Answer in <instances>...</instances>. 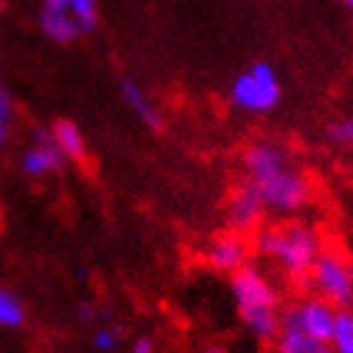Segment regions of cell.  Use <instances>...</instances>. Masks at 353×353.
Masks as SVG:
<instances>
[{
	"mask_svg": "<svg viewBox=\"0 0 353 353\" xmlns=\"http://www.w3.org/2000/svg\"><path fill=\"white\" fill-rule=\"evenodd\" d=\"M26 321V308L13 293L0 288V325L3 328H18Z\"/></svg>",
	"mask_w": 353,
	"mask_h": 353,
	"instance_id": "15",
	"label": "cell"
},
{
	"mask_svg": "<svg viewBox=\"0 0 353 353\" xmlns=\"http://www.w3.org/2000/svg\"><path fill=\"white\" fill-rule=\"evenodd\" d=\"M313 295L328 301L336 308H351L353 305V265L351 260L336 248L321 250L313 260L305 278Z\"/></svg>",
	"mask_w": 353,
	"mask_h": 353,
	"instance_id": "4",
	"label": "cell"
},
{
	"mask_svg": "<svg viewBox=\"0 0 353 353\" xmlns=\"http://www.w3.org/2000/svg\"><path fill=\"white\" fill-rule=\"evenodd\" d=\"M41 28H43L53 41H61V43L74 41V38L81 33L79 23L71 18L68 10H51V8H43V10H41Z\"/></svg>",
	"mask_w": 353,
	"mask_h": 353,
	"instance_id": "12",
	"label": "cell"
},
{
	"mask_svg": "<svg viewBox=\"0 0 353 353\" xmlns=\"http://www.w3.org/2000/svg\"><path fill=\"white\" fill-rule=\"evenodd\" d=\"M10 111H13L10 96L6 94V88L0 86V119H3V121H8V117H10Z\"/></svg>",
	"mask_w": 353,
	"mask_h": 353,
	"instance_id": "21",
	"label": "cell"
},
{
	"mask_svg": "<svg viewBox=\"0 0 353 353\" xmlns=\"http://www.w3.org/2000/svg\"><path fill=\"white\" fill-rule=\"evenodd\" d=\"M336 310L339 308L323 301V298L308 295V298H301L298 303L283 310L280 325H288V328H293V331L303 333L313 341L328 343L333 333V323H336Z\"/></svg>",
	"mask_w": 353,
	"mask_h": 353,
	"instance_id": "6",
	"label": "cell"
},
{
	"mask_svg": "<svg viewBox=\"0 0 353 353\" xmlns=\"http://www.w3.org/2000/svg\"><path fill=\"white\" fill-rule=\"evenodd\" d=\"M119 343H121V333L117 328H111V325H103L99 331L94 333V348L101 353H111L117 351Z\"/></svg>",
	"mask_w": 353,
	"mask_h": 353,
	"instance_id": "17",
	"label": "cell"
},
{
	"mask_svg": "<svg viewBox=\"0 0 353 353\" xmlns=\"http://www.w3.org/2000/svg\"><path fill=\"white\" fill-rule=\"evenodd\" d=\"M3 141H6V121L0 119V144H3Z\"/></svg>",
	"mask_w": 353,
	"mask_h": 353,
	"instance_id": "23",
	"label": "cell"
},
{
	"mask_svg": "<svg viewBox=\"0 0 353 353\" xmlns=\"http://www.w3.org/2000/svg\"><path fill=\"white\" fill-rule=\"evenodd\" d=\"M343 3H346V6H348V8H351V10H353V0H343Z\"/></svg>",
	"mask_w": 353,
	"mask_h": 353,
	"instance_id": "24",
	"label": "cell"
},
{
	"mask_svg": "<svg viewBox=\"0 0 353 353\" xmlns=\"http://www.w3.org/2000/svg\"><path fill=\"white\" fill-rule=\"evenodd\" d=\"M333 353H353V310L339 308L336 310V323H333L331 341H328Z\"/></svg>",
	"mask_w": 353,
	"mask_h": 353,
	"instance_id": "14",
	"label": "cell"
},
{
	"mask_svg": "<svg viewBox=\"0 0 353 353\" xmlns=\"http://www.w3.org/2000/svg\"><path fill=\"white\" fill-rule=\"evenodd\" d=\"M121 94H124L126 103L132 106V111L144 121V124L152 126V129H159V126H162V117H159L157 106L152 103V99L144 94V88H139L134 81H124L121 83Z\"/></svg>",
	"mask_w": 353,
	"mask_h": 353,
	"instance_id": "13",
	"label": "cell"
},
{
	"mask_svg": "<svg viewBox=\"0 0 353 353\" xmlns=\"http://www.w3.org/2000/svg\"><path fill=\"white\" fill-rule=\"evenodd\" d=\"M252 245L243 232L228 230L222 235L212 237L205 248V263L217 272H228L232 275L235 270H240L243 265L250 263Z\"/></svg>",
	"mask_w": 353,
	"mask_h": 353,
	"instance_id": "7",
	"label": "cell"
},
{
	"mask_svg": "<svg viewBox=\"0 0 353 353\" xmlns=\"http://www.w3.org/2000/svg\"><path fill=\"white\" fill-rule=\"evenodd\" d=\"M199 353H228L225 348H220V346H207L205 351H199Z\"/></svg>",
	"mask_w": 353,
	"mask_h": 353,
	"instance_id": "22",
	"label": "cell"
},
{
	"mask_svg": "<svg viewBox=\"0 0 353 353\" xmlns=\"http://www.w3.org/2000/svg\"><path fill=\"white\" fill-rule=\"evenodd\" d=\"M63 162V154L53 144L51 134H38L36 144L23 154V172L30 176H43L48 172H56Z\"/></svg>",
	"mask_w": 353,
	"mask_h": 353,
	"instance_id": "9",
	"label": "cell"
},
{
	"mask_svg": "<svg viewBox=\"0 0 353 353\" xmlns=\"http://www.w3.org/2000/svg\"><path fill=\"white\" fill-rule=\"evenodd\" d=\"M53 144L59 147V152L63 154V159H74V162H81L83 154H86V144H83V137L79 132V126L71 124V121H59L51 132Z\"/></svg>",
	"mask_w": 353,
	"mask_h": 353,
	"instance_id": "11",
	"label": "cell"
},
{
	"mask_svg": "<svg viewBox=\"0 0 353 353\" xmlns=\"http://www.w3.org/2000/svg\"><path fill=\"white\" fill-rule=\"evenodd\" d=\"M132 353H154V341L141 336V339H137L132 343Z\"/></svg>",
	"mask_w": 353,
	"mask_h": 353,
	"instance_id": "19",
	"label": "cell"
},
{
	"mask_svg": "<svg viewBox=\"0 0 353 353\" xmlns=\"http://www.w3.org/2000/svg\"><path fill=\"white\" fill-rule=\"evenodd\" d=\"M252 248L260 258L275 265L288 280L305 283L310 265L318 258V252L323 250V237L308 222L288 220L255 230Z\"/></svg>",
	"mask_w": 353,
	"mask_h": 353,
	"instance_id": "3",
	"label": "cell"
},
{
	"mask_svg": "<svg viewBox=\"0 0 353 353\" xmlns=\"http://www.w3.org/2000/svg\"><path fill=\"white\" fill-rule=\"evenodd\" d=\"M96 305L94 303H83V305H79V321H83V323H91V321H96Z\"/></svg>",
	"mask_w": 353,
	"mask_h": 353,
	"instance_id": "20",
	"label": "cell"
},
{
	"mask_svg": "<svg viewBox=\"0 0 353 353\" xmlns=\"http://www.w3.org/2000/svg\"><path fill=\"white\" fill-rule=\"evenodd\" d=\"M275 351L272 353H333L328 343H321V341H313L303 333L288 328V325H280V333L275 336Z\"/></svg>",
	"mask_w": 353,
	"mask_h": 353,
	"instance_id": "10",
	"label": "cell"
},
{
	"mask_svg": "<svg viewBox=\"0 0 353 353\" xmlns=\"http://www.w3.org/2000/svg\"><path fill=\"white\" fill-rule=\"evenodd\" d=\"M328 137H331V141L341 144V147L353 149V117L341 119L339 124H333L331 129H328Z\"/></svg>",
	"mask_w": 353,
	"mask_h": 353,
	"instance_id": "18",
	"label": "cell"
},
{
	"mask_svg": "<svg viewBox=\"0 0 353 353\" xmlns=\"http://www.w3.org/2000/svg\"><path fill=\"white\" fill-rule=\"evenodd\" d=\"M248 182L255 187L265 212L275 217H293L310 202L313 187L305 172L293 164V157L283 144L255 141L243 157Z\"/></svg>",
	"mask_w": 353,
	"mask_h": 353,
	"instance_id": "1",
	"label": "cell"
},
{
	"mask_svg": "<svg viewBox=\"0 0 353 353\" xmlns=\"http://www.w3.org/2000/svg\"><path fill=\"white\" fill-rule=\"evenodd\" d=\"M230 99L240 111L248 114H268L280 101V81L270 63L258 61L232 83Z\"/></svg>",
	"mask_w": 353,
	"mask_h": 353,
	"instance_id": "5",
	"label": "cell"
},
{
	"mask_svg": "<svg viewBox=\"0 0 353 353\" xmlns=\"http://www.w3.org/2000/svg\"><path fill=\"white\" fill-rule=\"evenodd\" d=\"M66 6L81 30H88L96 23V0H66Z\"/></svg>",
	"mask_w": 353,
	"mask_h": 353,
	"instance_id": "16",
	"label": "cell"
},
{
	"mask_svg": "<svg viewBox=\"0 0 353 353\" xmlns=\"http://www.w3.org/2000/svg\"><path fill=\"white\" fill-rule=\"evenodd\" d=\"M230 293L235 301L237 318L258 343H272L280 333L283 301L275 283L258 265H243L230 275Z\"/></svg>",
	"mask_w": 353,
	"mask_h": 353,
	"instance_id": "2",
	"label": "cell"
},
{
	"mask_svg": "<svg viewBox=\"0 0 353 353\" xmlns=\"http://www.w3.org/2000/svg\"><path fill=\"white\" fill-rule=\"evenodd\" d=\"M225 214H228L230 230L248 235V232H255V230L263 225V217L268 212H265L263 199H260V194L255 192V187L245 179V182L237 184L235 190H232V194H230Z\"/></svg>",
	"mask_w": 353,
	"mask_h": 353,
	"instance_id": "8",
	"label": "cell"
}]
</instances>
